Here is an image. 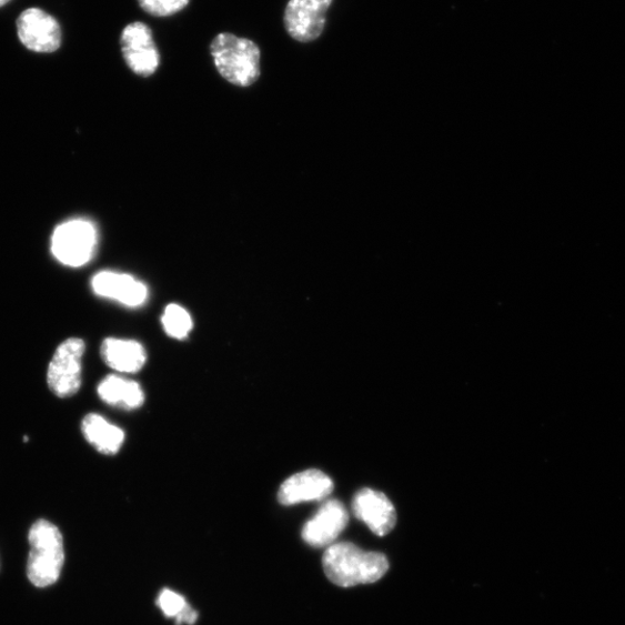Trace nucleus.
Instances as JSON below:
<instances>
[{"mask_svg":"<svg viewBox=\"0 0 625 625\" xmlns=\"http://www.w3.org/2000/svg\"><path fill=\"white\" fill-rule=\"evenodd\" d=\"M325 576L340 587L373 584L390 568L382 553L365 552L350 542L334 543L323 555Z\"/></svg>","mask_w":625,"mask_h":625,"instance_id":"obj_1","label":"nucleus"},{"mask_svg":"<svg viewBox=\"0 0 625 625\" xmlns=\"http://www.w3.org/2000/svg\"><path fill=\"white\" fill-rule=\"evenodd\" d=\"M210 50L216 70L231 84L249 88L259 79L261 51L253 41L222 33L214 38Z\"/></svg>","mask_w":625,"mask_h":625,"instance_id":"obj_2","label":"nucleus"},{"mask_svg":"<svg viewBox=\"0 0 625 625\" xmlns=\"http://www.w3.org/2000/svg\"><path fill=\"white\" fill-rule=\"evenodd\" d=\"M31 553L27 563V576L40 588L56 584L65 561L64 541L58 526L48 521L33 524L29 535Z\"/></svg>","mask_w":625,"mask_h":625,"instance_id":"obj_3","label":"nucleus"},{"mask_svg":"<svg viewBox=\"0 0 625 625\" xmlns=\"http://www.w3.org/2000/svg\"><path fill=\"white\" fill-rule=\"evenodd\" d=\"M85 342L71 337L59 345L47 372V384L53 395L60 399L74 396L83 383V357Z\"/></svg>","mask_w":625,"mask_h":625,"instance_id":"obj_4","label":"nucleus"},{"mask_svg":"<svg viewBox=\"0 0 625 625\" xmlns=\"http://www.w3.org/2000/svg\"><path fill=\"white\" fill-rule=\"evenodd\" d=\"M97 246V231L87 221H71L59 226L52 235L51 250L53 255L69 266H81L89 263Z\"/></svg>","mask_w":625,"mask_h":625,"instance_id":"obj_5","label":"nucleus"},{"mask_svg":"<svg viewBox=\"0 0 625 625\" xmlns=\"http://www.w3.org/2000/svg\"><path fill=\"white\" fill-rule=\"evenodd\" d=\"M21 43L36 52H53L62 44V30L58 20L41 9L23 11L17 20Z\"/></svg>","mask_w":625,"mask_h":625,"instance_id":"obj_6","label":"nucleus"},{"mask_svg":"<svg viewBox=\"0 0 625 625\" xmlns=\"http://www.w3.org/2000/svg\"><path fill=\"white\" fill-rule=\"evenodd\" d=\"M123 58L132 72L141 77L152 75L159 68L160 57L152 31L144 22H132L121 37Z\"/></svg>","mask_w":625,"mask_h":625,"instance_id":"obj_7","label":"nucleus"},{"mask_svg":"<svg viewBox=\"0 0 625 625\" xmlns=\"http://www.w3.org/2000/svg\"><path fill=\"white\" fill-rule=\"evenodd\" d=\"M333 0H290L285 14L284 24L291 38L299 42H311L316 40L325 23Z\"/></svg>","mask_w":625,"mask_h":625,"instance_id":"obj_8","label":"nucleus"},{"mask_svg":"<svg viewBox=\"0 0 625 625\" xmlns=\"http://www.w3.org/2000/svg\"><path fill=\"white\" fill-rule=\"evenodd\" d=\"M349 523V513L339 501L325 502L303 528V538L315 548L330 547Z\"/></svg>","mask_w":625,"mask_h":625,"instance_id":"obj_9","label":"nucleus"},{"mask_svg":"<svg viewBox=\"0 0 625 625\" xmlns=\"http://www.w3.org/2000/svg\"><path fill=\"white\" fill-rule=\"evenodd\" d=\"M356 518L376 535L390 534L396 525V511L383 493L363 488L352 503Z\"/></svg>","mask_w":625,"mask_h":625,"instance_id":"obj_10","label":"nucleus"},{"mask_svg":"<svg viewBox=\"0 0 625 625\" xmlns=\"http://www.w3.org/2000/svg\"><path fill=\"white\" fill-rule=\"evenodd\" d=\"M334 491V483L324 473L310 470L288 478L281 486L279 501L283 505H295L304 502L322 501Z\"/></svg>","mask_w":625,"mask_h":625,"instance_id":"obj_11","label":"nucleus"},{"mask_svg":"<svg viewBox=\"0 0 625 625\" xmlns=\"http://www.w3.org/2000/svg\"><path fill=\"white\" fill-rule=\"evenodd\" d=\"M92 289L102 298L112 299L127 308H140L148 301L145 284L130 275L102 271L92 280Z\"/></svg>","mask_w":625,"mask_h":625,"instance_id":"obj_12","label":"nucleus"},{"mask_svg":"<svg viewBox=\"0 0 625 625\" xmlns=\"http://www.w3.org/2000/svg\"><path fill=\"white\" fill-rule=\"evenodd\" d=\"M101 357L105 365L120 373H138L147 363L144 346L132 340L105 339L101 345Z\"/></svg>","mask_w":625,"mask_h":625,"instance_id":"obj_13","label":"nucleus"},{"mask_svg":"<svg viewBox=\"0 0 625 625\" xmlns=\"http://www.w3.org/2000/svg\"><path fill=\"white\" fill-rule=\"evenodd\" d=\"M98 395L104 403L123 411L139 410L145 400L139 383L119 375L105 376L98 386Z\"/></svg>","mask_w":625,"mask_h":625,"instance_id":"obj_14","label":"nucleus"},{"mask_svg":"<svg viewBox=\"0 0 625 625\" xmlns=\"http://www.w3.org/2000/svg\"><path fill=\"white\" fill-rule=\"evenodd\" d=\"M81 432L87 442L104 455L119 453L125 440L124 431L121 427L93 413L87 415L81 422Z\"/></svg>","mask_w":625,"mask_h":625,"instance_id":"obj_15","label":"nucleus"},{"mask_svg":"<svg viewBox=\"0 0 625 625\" xmlns=\"http://www.w3.org/2000/svg\"><path fill=\"white\" fill-rule=\"evenodd\" d=\"M164 330L173 339L182 340L193 330L192 316L181 306L171 304L161 317Z\"/></svg>","mask_w":625,"mask_h":625,"instance_id":"obj_16","label":"nucleus"},{"mask_svg":"<svg viewBox=\"0 0 625 625\" xmlns=\"http://www.w3.org/2000/svg\"><path fill=\"white\" fill-rule=\"evenodd\" d=\"M139 2L149 14L169 17L185 9L190 0H139Z\"/></svg>","mask_w":625,"mask_h":625,"instance_id":"obj_17","label":"nucleus"},{"mask_svg":"<svg viewBox=\"0 0 625 625\" xmlns=\"http://www.w3.org/2000/svg\"><path fill=\"white\" fill-rule=\"evenodd\" d=\"M158 606L168 617L174 618L179 617L189 607L184 597L171 589H164L160 593Z\"/></svg>","mask_w":625,"mask_h":625,"instance_id":"obj_18","label":"nucleus"},{"mask_svg":"<svg viewBox=\"0 0 625 625\" xmlns=\"http://www.w3.org/2000/svg\"><path fill=\"white\" fill-rule=\"evenodd\" d=\"M198 613L192 608L188 607L179 617L175 618L177 623L193 625L198 621Z\"/></svg>","mask_w":625,"mask_h":625,"instance_id":"obj_19","label":"nucleus"},{"mask_svg":"<svg viewBox=\"0 0 625 625\" xmlns=\"http://www.w3.org/2000/svg\"><path fill=\"white\" fill-rule=\"evenodd\" d=\"M10 2H11V0H0V8H3L4 6H7Z\"/></svg>","mask_w":625,"mask_h":625,"instance_id":"obj_20","label":"nucleus"}]
</instances>
